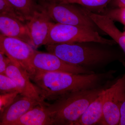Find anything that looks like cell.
I'll use <instances>...</instances> for the list:
<instances>
[{
  "mask_svg": "<svg viewBox=\"0 0 125 125\" xmlns=\"http://www.w3.org/2000/svg\"><path fill=\"white\" fill-rule=\"evenodd\" d=\"M104 89L98 87L73 92L52 104L47 103L52 125H74L90 104Z\"/></svg>",
  "mask_w": 125,
  "mask_h": 125,
  "instance_id": "3",
  "label": "cell"
},
{
  "mask_svg": "<svg viewBox=\"0 0 125 125\" xmlns=\"http://www.w3.org/2000/svg\"><path fill=\"white\" fill-rule=\"evenodd\" d=\"M41 0L45 1H50L53 0Z\"/></svg>",
  "mask_w": 125,
  "mask_h": 125,
  "instance_id": "25",
  "label": "cell"
},
{
  "mask_svg": "<svg viewBox=\"0 0 125 125\" xmlns=\"http://www.w3.org/2000/svg\"><path fill=\"white\" fill-rule=\"evenodd\" d=\"M5 74L15 83L21 94L39 102H43L38 90L31 81L27 70L21 65L10 59Z\"/></svg>",
  "mask_w": 125,
  "mask_h": 125,
  "instance_id": "10",
  "label": "cell"
},
{
  "mask_svg": "<svg viewBox=\"0 0 125 125\" xmlns=\"http://www.w3.org/2000/svg\"><path fill=\"white\" fill-rule=\"evenodd\" d=\"M102 14L106 16L114 22L121 23L125 28V8H107Z\"/></svg>",
  "mask_w": 125,
  "mask_h": 125,
  "instance_id": "19",
  "label": "cell"
},
{
  "mask_svg": "<svg viewBox=\"0 0 125 125\" xmlns=\"http://www.w3.org/2000/svg\"><path fill=\"white\" fill-rule=\"evenodd\" d=\"M16 92L20 94L15 83L6 75L0 74V94Z\"/></svg>",
  "mask_w": 125,
  "mask_h": 125,
  "instance_id": "18",
  "label": "cell"
},
{
  "mask_svg": "<svg viewBox=\"0 0 125 125\" xmlns=\"http://www.w3.org/2000/svg\"><path fill=\"white\" fill-rule=\"evenodd\" d=\"M10 59L0 51V74H5L6 70Z\"/></svg>",
  "mask_w": 125,
  "mask_h": 125,
  "instance_id": "22",
  "label": "cell"
},
{
  "mask_svg": "<svg viewBox=\"0 0 125 125\" xmlns=\"http://www.w3.org/2000/svg\"><path fill=\"white\" fill-rule=\"evenodd\" d=\"M120 120L119 125H125V91L122 96L120 108Z\"/></svg>",
  "mask_w": 125,
  "mask_h": 125,
  "instance_id": "23",
  "label": "cell"
},
{
  "mask_svg": "<svg viewBox=\"0 0 125 125\" xmlns=\"http://www.w3.org/2000/svg\"><path fill=\"white\" fill-rule=\"evenodd\" d=\"M125 69V62H122ZM125 91V71L123 76L111 87L105 89L103 115L98 124L103 125H119L120 108L122 96Z\"/></svg>",
  "mask_w": 125,
  "mask_h": 125,
  "instance_id": "6",
  "label": "cell"
},
{
  "mask_svg": "<svg viewBox=\"0 0 125 125\" xmlns=\"http://www.w3.org/2000/svg\"><path fill=\"white\" fill-rule=\"evenodd\" d=\"M107 8H125V0H111Z\"/></svg>",
  "mask_w": 125,
  "mask_h": 125,
  "instance_id": "24",
  "label": "cell"
},
{
  "mask_svg": "<svg viewBox=\"0 0 125 125\" xmlns=\"http://www.w3.org/2000/svg\"><path fill=\"white\" fill-rule=\"evenodd\" d=\"M86 9L88 14L98 28L118 44L125 54V35L117 28L114 21L106 16L95 13Z\"/></svg>",
  "mask_w": 125,
  "mask_h": 125,
  "instance_id": "14",
  "label": "cell"
},
{
  "mask_svg": "<svg viewBox=\"0 0 125 125\" xmlns=\"http://www.w3.org/2000/svg\"><path fill=\"white\" fill-rule=\"evenodd\" d=\"M123 33L125 35V31H124V32H123Z\"/></svg>",
  "mask_w": 125,
  "mask_h": 125,
  "instance_id": "26",
  "label": "cell"
},
{
  "mask_svg": "<svg viewBox=\"0 0 125 125\" xmlns=\"http://www.w3.org/2000/svg\"><path fill=\"white\" fill-rule=\"evenodd\" d=\"M90 42L111 45L117 44L113 39L104 38L98 32L92 30L84 27L54 23L50 29L45 46Z\"/></svg>",
  "mask_w": 125,
  "mask_h": 125,
  "instance_id": "5",
  "label": "cell"
},
{
  "mask_svg": "<svg viewBox=\"0 0 125 125\" xmlns=\"http://www.w3.org/2000/svg\"><path fill=\"white\" fill-rule=\"evenodd\" d=\"M0 12L9 14L25 22V20L12 7L6 0H0Z\"/></svg>",
  "mask_w": 125,
  "mask_h": 125,
  "instance_id": "20",
  "label": "cell"
},
{
  "mask_svg": "<svg viewBox=\"0 0 125 125\" xmlns=\"http://www.w3.org/2000/svg\"><path fill=\"white\" fill-rule=\"evenodd\" d=\"M25 21H29L40 7L36 0H6Z\"/></svg>",
  "mask_w": 125,
  "mask_h": 125,
  "instance_id": "16",
  "label": "cell"
},
{
  "mask_svg": "<svg viewBox=\"0 0 125 125\" xmlns=\"http://www.w3.org/2000/svg\"><path fill=\"white\" fill-rule=\"evenodd\" d=\"M13 125H52L51 115L47 103L43 101L34 106Z\"/></svg>",
  "mask_w": 125,
  "mask_h": 125,
  "instance_id": "13",
  "label": "cell"
},
{
  "mask_svg": "<svg viewBox=\"0 0 125 125\" xmlns=\"http://www.w3.org/2000/svg\"><path fill=\"white\" fill-rule=\"evenodd\" d=\"M104 89L97 98L88 107L74 125H92L98 124L103 115Z\"/></svg>",
  "mask_w": 125,
  "mask_h": 125,
  "instance_id": "15",
  "label": "cell"
},
{
  "mask_svg": "<svg viewBox=\"0 0 125 125\" xmlns=\"http://www.w3.org/2000/svg\"><path fill=\"white\" fill-rule=\"evenodd\" d=\"M25 22L9 14L0 12V34L19 39L32 46L29 30Z\"/></svg>",
  "mask_w": 125,
  "mask_h": 125,
  "instance_id": "12",
  "label": "cell"
},
{
  "mask_svg": "<svg viewBox=\"0 0 125 125\" xmlns=\"http://www.w3.org/2000/svg\"><path fill=\"white\" fill-rule=\"evenodd\" d=\"M113 45L96 42H83L46 45L48 52L72 64L101 65L121 60V55L110 47Z\"/></svg>",
  "mask_w": 125,
  "mask_h": 125,
  "instance_id": "2",
  "label": "cell"
},
{
  "mask_svg": "<svg viewBox=\"0 0 125 125\" xmlns=\"http://www.w3.org/2000/svg\"><path fill=\"white\" fill-rule=\"evenodd\" d=\"M39 1V5L56 23L84 27L104 34L88 15L84 7L74 4Z\"/></svg>",
  "mask_w": 125,
  "mask_h": 125,
  "instance_id": "4",
  "label": "cell"
},
{
  "mask_svg": "<svg viewBox=\"0 0 125 125\" xmlns=\"http://www.w3.org/2000/svg\"><path fill=\"white\" fill-rule=\"evenodd\" d=\"M34 50L23 40L0 34V51L10 60L26 69L29 74L34 71L30 60Z\"/></svg>",
  "mask_w": 125,
  "mask_h": 125,
  "instance_id": "8",
  "label": "cell"
},
{
  "mask_svg": "<svg viewBox=\"0 0 125 125\" xmlns=\"http://www.w3.org/2000/svg\"><path fill=\"white\" fill-rule=\"evenodd\" d=\"M20 94L18 92L0 94V111L11 102L16 97Z\"/></svg>",
  "mask_w": 125,
  "mask_h": 125,
  "instance_id": "21",
  "label": "cell"
},
{
  "mask_svg": "<svg viewBox=\"0 0 125 125\" xmlns=\"http://www.w3.org/2000/svg\"><path fill=\"white\" fill-rule=\"evenodd\" d=\"M111 0H53L60 3L79 5L93 13L102 14Z\"/></svg>",
  "mask_w": 125,
  "mask_h": 125,
  "instance_id": "17",
  "label": "cell"
},
{
  "mask_svg": "<svg viewBox=\"0 0 125 125\" xmlns=\"http://www.w3.org/2000/svg\"><path fill=\"white\" fill-rule=\"evenodd\" d=\"M42 102L19 94L0 111V125H13L27 112Z\"/></svg>",
  "mask_w": 125,
  "mask_h": 125,
  "instance_id": "11",
  "label": "cell"
},
{
  "mask_svg": "<svg viewBox=\"0 0 125 125\" xmlns=\"http://www.w3.org/2000/svg\"><path fill=\"white\" fill-rule=\"evenodd\" d=\"M30 63L34 70L49 72H58L72 74H93L94 72L80 66L72 64L50 52L34 50Z\"/></svg>",
  "mask_w": 125,
  "mask_h": 125,
  "instance_id": "7",
  "label": "cell"
},
{
  "mask_svg": "<svg viewBox=\"0 0 125 125\" xmlns=\"http://www.w3.org/2000/svg\"><path fill=\"white\" fill-rule=\"evenodd\" d=\"M27 22L33 48L36 50L45 45L50 29L54 23L46 10L40 5L38 10Z\"/></svg>",
  "mask_w": 125,
  "mask_h": 125,
  "instance_id": "9",
  "label": "cell"
},
{
  "mask_svg": "<svg viewBox=\"0 0 125 125\" xmlns=\"http://www.w3.org/2000/svg\"><path fill=\"white\" fill-rule=\"evenodd\" d=\"M111 74H72L34 70L29 75L42 101H54L71 93L100 87Z\"/></svg>",
  "mask_w": 125,
  "mask_h": 125,
  "instance_id": "1",
  "label": "cell"
}]
</instances>
